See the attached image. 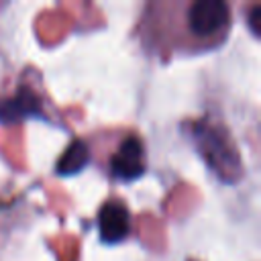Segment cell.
I'll return each instance as SVG.
<instances>
[{
    "instance_id": "obj_1",
    "label": "cell",
    "mask_w": 261,
    "mask_h": 261,
    "mask_svg": "<svg viewBox=\"0 0 261 261\" xmlns=\"http://www.w3.org/2000/svg\"><path fill=\"white\" fill-rule=\"evenodd\" d=\"M230 27L232 8L224 0H151L135 33L147 53L169 59L220 47Z\"/></svg>"
},
{
    "instance_id": "obj_2",
    "label": "cell",
    "mask_w": 261,
    "mask_h": 261,
    "mask_svg": "<svg viewBox=\"0 0 261 261\" xmlns=\"http://www.w3.org/2000/svg\"><path fill=\"white\" fill-rule=\"evenodd\" d=\"M100 149V163L104 171L120 181L137 179L145 173V145L133 128L106 130L96 137Z\"/></svg>"
},
{
    "instance_id": "obj_3",
    "label": "cell",
    "mask_w": 261,
    "mask_h": 261,
    "mask_svg": "<svg viewBox=\"0 0 261 261\" xmlns=\"http://www.w3.org/2000/svg\"><path fill=\"white\" fill-rule=\"evenodd\" d=\"M100 239L104 243H120L130 234V212L118 198H108L98 210Z\"/></svg>"
},
{
    "instance_id": "obj_4",
    "label": "cell",
    "mask_w": 261,
    "mask_h": 261,
    "mask_svg": "<svg viewBox=\"0 0 261 261\" xmlns=\"http://www.w3.org/2000/svg\"><path fill=\"white\" fill-rule=\"evenodd\" d=\"M90 157V145L86 141H73L69 145V149L63 153V157L59 159V165H57V171L59 173H75L80 167L86 165Z\"/></svg>"
},
{
    "instance_id": "obj_5",
    "label": "cell",
    "mask_w": 261,
    "mask_h": 261,
    "mask_svg": "<svg viewBox=\"0 0 261 261\" xmlns=\"http://www.w3.org/2000/svg\"><path fill=\"white\" fill-rule=\"evenodd\" d=\"M259 10H261V8H259L257 4H253V12H251V18H249V22H251V31H253V35H255V37H259V31H261V29H259V24H257Z\"/></svg>"
}]
</instances>
